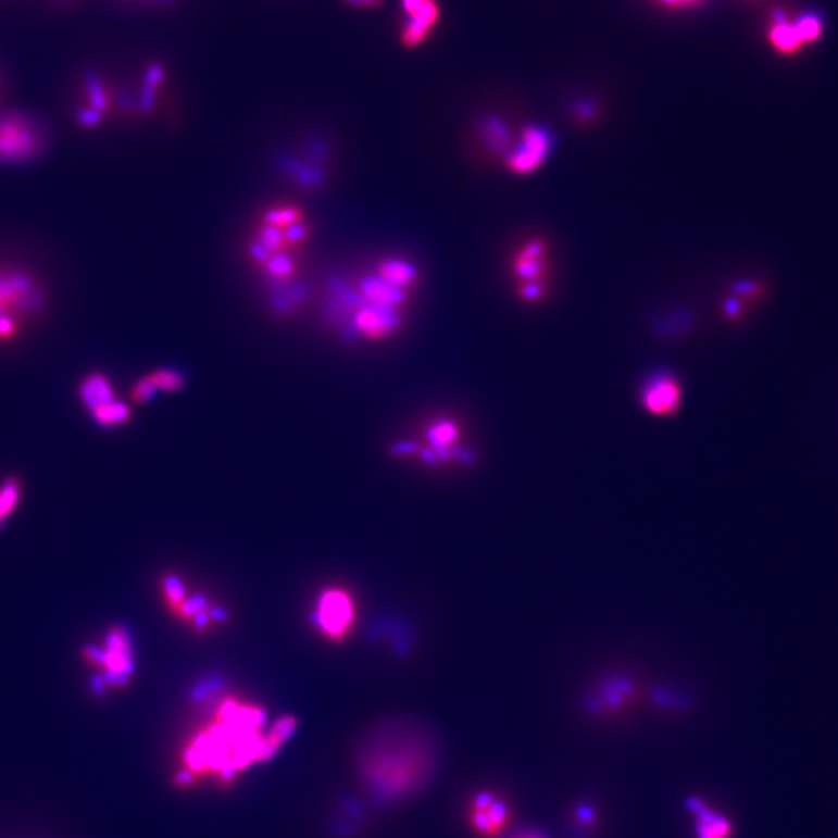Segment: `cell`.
Masks as SVG:
<instances>
[{
  "label": "cell",
  "mask_w": 838,
  "mask_h": 838,
  "mask_svg": "<svg viewBox=\"0 0 838 838\" xmlns=\"http://www.w3.org/2000/svg\"><path fill=\"white\" fill-rule=\"evenodd\" d=\"M437 767V750L423 728L386 725L370 733L358 752L362 783L379 801L397 803L423 790Z\"/></svg>",
  "instance_id": "7a4b0ae2"
},
{
  "label": "cell",
  "mask_w": 838,
  "mask_h": 838,
  "mask_svg": "<svg viewBox=\"0 0 838 838\" xmlns=\"http://www.w3.org/2000/svg\"><path fill=\"white\" fill-rule=\"evenodd\" d=\"M401 42L409 49L427 41L440 20L437 0H401Z\"/></svg>",
  "instance_id": "52a82bcc"
},
{
  "label": "cell",
  "mask_w": 838,
  "mask_h": 838,
  "mask_svg": "<svg viewBox=\"0 0 838 838\" xmlns=\"http://www.w3.org/2000/svg\"><path fill=\"white\" fill-rule=\"evenodd\" d=\"M266 221L271 227L289 228L299 224L300 210L296 207H286V209L271 210L266 215Z\"/></svg>",
  "instance_id": "603a6c76"
},
{
  "label": "cell",
  "mask_w": 838,
  "mask_h": 838,
  "mask_svg": "<svg viewBox=\"0 0 838 838\" xmlns=\"http://www.w3.org/2000/svg\"><path fill=\"white\" fill-rule=\"evenodd\" d=\"M364 296L377 307L393 308L401 303L402 290L387 285L380 278H368L362 283Z\"/></svg>",
  "instance_id": "d6986e66"
},
{
  "label": "cell",
  "mask_w": 838,
  "mask_h": 838,
  "mask_svg": "<svg viewBox=\"0 0 838 838\" xmlns=\"http://www.w3.org/2000/svg\"><path fill=\"white\" fill-rule=\"evenodd\" d=\"M688 809L695 815L698 838H733L730 818L714 811L705 801L692 798L688 801Z\"/></svg>",
  "instance_id": "4fadbf2b"
},
{
  "label": "cell",
  "mask_w": 838,
  "mask_h": 838,
  "mask_svg": "<svg viewBox=\"0 0 838 838\" xmlns=\"http://www.w3.org/2000/svg\"><path fill=\"white\" fill-rule=\"evenodd\" d=\"M293 730L292 717H282L271 730H264V714L259 706L232 698L221 700L213 716L185 749V767L177 781L190 786L215 779L226 786L250 765L271 761Z\"/></svg>",
  "instance_id": "6da1fadb"
},
{
  "label": "cell",
  "mask_w": 838,
  "mask_h": 838,
  "mask_svg": "<svg viewBox=\"0 0 838 838\" xmlns=\"http://www.w3.org/2000/svg\"><path fill=\"white\" fill-rule=\"evenodd\" d=\"M354 618V601L347 590L328 589L323 591L321 601H318L317 623L328 640L340 641L347 638Z\"/></svg>",
  "instance_id": "8992f818"
},
{
  "label": "cell",
  "mask_w": 838,
  "mask_h": 838,
  "mask_svg": "<svg viewBox=\"0 0 838 838\" xmlns=\"http://www.w3.org/2000/svg\"><path fill=\"white\" fill-rule=\"evenodd\" d=\"M79 399H82L85 408L92 413L97 409L111 404L117 397H115L114 387L107 376L101 375V373H92L79 386Z\"/></svg>",
  "instance_id": "9a60e30c"
},
{
  "label": "cell",
  "mask_w": 838,
  "mask_h": 838,
  "mask_svg": "<svg viewBox=\"0 0 838 838\" xmlns=\"http://www.w3.org/2000/svg\"><path fill=\"white\" fill-rule=\"evenodd\" d=\"M660 2L665 3L667 7H689L698 3L699 0H660Z\"/></svg>",
  "instance_id": "83f0119b"
},
{
  "label": "cell",
  "mask_w": 838,
  "mask_h": 838,
  "mask_svg": "<svg viewBox=\"0 0 838 838\" xmlns=\"http://www.w3.org/2000/svg\"><path fill=\"white\" fill-rule=\"evenodd\" d=\"M163 600L174 615L187 623H195L196 627H204L209 620H213V612L207 608L204 601L199 598L188 597L185 587L176 576L163 578Z\"/></svg>",
  "instance_id": "30bf717a"
},
{
  "label": "cell",
  "mask_w": 838,
  "mask_h": 838,
  "mask_svg": "<svg viewBox=\"0 0 838 838\" xmlns=\"http://www.w3.org/2000/svg\"><path fill=\"white\" fill-rule=\"evenodd\" d=\"M46 147L47 134L38 120L20 111L0 115V162L10 165L30 162L41 155Z\"/></svg>",
  "instance_id": "277c9868"
},
{
  "label": "cell",
  "mask_w": 838,
  "mask_h": 838,
  "mask_svg": "<svg viewBox=\"0 0 838 838\" xmlns=\"http://www.w3.org/2000/svg\"><path fill=\"white\" fill-rule=\"evenodd\" d=\"M470 825L477 836L495 838L510 825V808L492 793L484 792L474 798L470 809Z\"/></svg>",
  "instance_id": "9c48e42d"
},
{
  "label": "cell",
  "mask_w": 838,
  "mask_h": 838,
  "mask_svg": "<svg viewBox=\"0 0 838 838\" xmlns=\"http://www.w3.org/2000/svg\"><path fill=\"white\" fill-rule=\"evenodd\" d=\"M22 497V485L17 477H9L0 485V528L13 516L16 508L20 506Z\"/></svg>",
  "instance_id": "ffe728a7"
},
{
  "label": "cell",
  "mask_w": 838,
  "mask_h": 838,
  "mask_svg": "<svg viewBox=\"0 0 838 838\" xmlns=\"http://www.w3.org/2000/svg\"><path fill=\"white\" fill-rule=\"evenodd\" d=\"M92 418L100 424L101 427H120L123 424L128 423L133 413L125 402L115 399L111 404L104 405V408L97 409L96 412L90 413Z\"/></svg>",
  "instance_id": "44dd1931"
},
{
  "label": "cell",
  "mask_w": 838,
  "mask_h": 838,
  "mask_svg": "<svg viewBox=\"0 0 838 838\" xmlns=\"http://www.w3.org/2000/svg\"><path fill=\"white\" fill-rule=\"evenodd\" d=\"M681 398L684 391L680 383L676 377L663 373L646 380L640 393V402L646 412L662 418L676 415L681 405Z\"/></svg>",
  "instance_id": "ba28073f"
},
{
  "label": "cell",
  "mask_w": 838,
  "mask_h": 838,
  "mask_svg": "<svg viewBox=\"0 0 838 838\" xmlns=\"http://www.w3.org/2000/svg\"><path fill=\"white\" fill-rule=\"evenodd\" d=\"M725 310H727L728 317H738L739 311H741V304L735 300L728 301L727 308H725Z\"/></svg>",
  "instance_id": "f1b7e54d"
},
{
  "label": "cell",
  "mask_w": 838,
  "mask_h": 838,
  "mask_svg": "<svg viewBox=\"0 0 838 838\" xmlns=\"http://www.w3.org/2000/svg\"><path fill=\"white\" fill-rule=\"evenodd\" d=\"M760 292H761V288L760 286L756 285V283L746 282V283H739L738 285V293H742V296L756 297L758 293Z\"/></svg>",
  "instance_id": "4316f807"
},
{
  "label": "cell",
  "mask_w": 838,
  "mask_h": 838,
  "mask_svg": "<svg viewBox=\"0 0 838 838\" xmlns=\"http://www.w3.org/2000/svg\"><path fill=\"white\" fill-rule=\"evenodd\" d=\"M768 38L774 47L783 53H793L800 49L803 39H801L800 32H798L797 22H789L786 17H776L774 24H772Z\"/></svg>",
  "instance_id": "ac0fdd59"
},
{
  "label": "cell",
  "mask_w": 838,
  "mask_h": 838,
  "mask_svg": "<svg viewBox=\"0 0 838 838\" xmlns=\"http://www.w3.org/2000/svg\"><path fill=\"white\" fill-rule=\"evenodd\" d=\"M377 278L397 289L410 288L418 278L415 266L402 260H387L377 270Z\"/></svg>",
  "instance_id": "e0dca14e"
},
{
  "label": "cell",
  "mask_w": 838,
  "mask_h": 838,
  "mask_svg": "<svg viewBox=\"0 0 838 838\" xmlns=\"http://www.w3.org/2000/svg\"><path fill=\"white\" fill-rule=\"evenodd\" d=\"M147 377L155 391L162 390L166 393H173V391H179L184 387V377L176 370H155Z\"/></svg>",
  "instance_id": "7402d4cb"
},
{
  "label": "cell",
  "mask_w": 838,
  "mask_h": 838,
  "mask_svg": "<svg viewBox=\"0 0 838 838\" xmlns=\"http://www.w3.org/2000/svg\"><path fill=\"white\" fill-rule=\"evenodd\" d=\"M43 301L41 283L30 272L0 266V343L14 342L41 314Z\"/></svg>",
  "instance_id": "3957f363"
},
{
  "label": "cell",
  "mask_w": 838,
  "mask_h": 838,
  "mask_svg": "<svg viewBox=\"0 0 838 838\" xmlns=\"http://www.w3.org/2000/svg\"><path fill=\"white\" fill-rule=\"evenodd\" d=\"M398 322L397 312L391 311V308L377 307V304L365 308L355 317L359 332L364 333L370 339H383L388 336V333L397 328Z\"/></svg>",
  "instance_id": "5bb4252c"
},
{
  "label": "cell",
  "mask_w": 838,
  "mask_h": 838,
  "mask_svg": "<svg viewBox=\"0 0 838 838\" xmlns=\"http://www.w3.org/2000/svg\"><path fill=\"white\" fill-rule=\"evenodd\" d=\"M87 662L104 667L107 680L123 685L128 680L134 667L133 646L128 634L122 627H112L104 638L103 648L89 645L85 648Z\"/></svg>",
  "instance_id": "5b68a950"
},
{
  "label": "cell",
  "mask_w": 838,
  "mask_h": 838,
  "mask_svg": "<svg viewBox=\"0 0 838 838\" xmlns=\"http://www.w3.org/2000/svg\"><path fill=\"white\" fill-rule=\"evenodd\" d=\"M345 2L358 9L375 10L383 5L384 0H345Z\"/></svg>",
  "instance_id": "484cf974"
},
{
  "label": "cell",
  "mask_w": 838,
  "mask_h": 838,
  "mask_svg": "<svg viewBox=\"0 0 838 838\" xmlns=\"http://www.w3.org/2000/svg\"><path fill=\"white\" fill-rule=\"evenodd\" d=\"M549 148L550 139L547 130L539 128L525 129L517 150L513 154L508 155V168L517 174L535 172L546 161Z\"/></svg>",
  "instance_id": "8fae6325"
},
{
  "label": "cell",
  "mask_w": 838,
  "mask_h": 838,
  "mask_svg": "<svg viewBox=\"0 0 838 838\" xmlns=\"http://www.w3.org/2000/svg\"><path fill=\"white\" fill-rule=\"evenodd\" d=\"M514 838H546L540 836L538 833H524L521 834V836L514 837Z\"/></svg>",
  "instance_id": "f546056e"
},
{
  "label": "cell",
  "mask_w": 838,
  "mask_h": 838,
  "mask_svg": "<svg viewBox=\"0 0 838 838\" xmlns=\"http://www.w3.org/2000/svg\"><path fill=\"white\" fill-rule=\"evenodd\" d=\"M546 253L547 245L540 239L527 242L517 253L513 261V271L522 286H542L540 279L546 272Z\"/></svg>",
  "instance_id": "7c38bea8"
},
{
  "label": "cell",
  "mask_w": 838,
  "mask_h": 838,
  "mask_svg": "<svg viewBox=\"0 0 838 838\" xmlns=\"http://www.w3.org/2000/svg\"><path fill=\"white\" fill-rule=\"evenodd\" d=\"M155 393H158V391L154 390V387L151 386L148 377L145 376L134 384L133 390H130V398H133V401L136 402V404H145V402L150 401Z\"/></svg>",
  "instance_id": "cb8c5ba5"
},
{
  "label": "cell",
  "mask_w": 838,
  "mask_h": 838,
  "mask_svg": "<svg viewBox=\"0 0 838 838\" xmlns=\"http://www.w3.org/2000/svg\"><path fill=\"white\" fill-rule=\"evenodd\" d=\"M109 109V96L108 90L101 85L98 79H90L87 83V104L79 112L78 120L83 125L90 128L100 123V120L104 117Z\"/></svg>",
  "instance_id": "2e32d148"
},
{
  "label": "cell",
  "mask_w": 838,
  "mask_h": 838,
  "mask_svg": "<svg viewBox=\"0 0 838 838\" xmlns=\"http://www.w3.org/2000/svg\"><path fill=\"white\" fill-rule=\"evenodd\" d=\"M271 271H272V274L278 275V277H285V275H288L290 271L289 261L286 259H283V257H277V259H272Z\"/></svg>",
  "instance_id": "d4e9b609"
}]
</instances>
